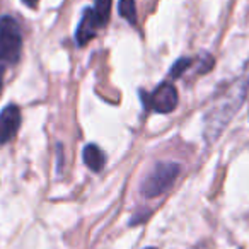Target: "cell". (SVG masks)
<instances>
[{
    "instance_id": "6da1fadb",
    "label": "cell",
    "mask_w": 249,
    "mask_h": 249,
    "mask_svg": "<svg viewBox=\"0 0 249 249\" xmlns=\"http://www.w3.org/2000/svg\"><path fill=\"white\" fill-rule=\"evenodd\" d=\"M22 35L12 18L0 19V63H16L21 56Z\"/></svg>"
},
{
    "instance_id": "7a4b0ae2",
    "label": "cell",
    "mask_w": 249,
    "mask_h": 249,
    "mask_svg": "<svg viewBox=\"0 0 249 249\" xmlns=\"http://www.w3.org/2000/svg\"><path fill=\"white\" fill-rule=\"evenodd\" d=\"M179 176V166L174 162H159L152 173L145 178L142 184V195L147 198H156L166 193Z\"/></svg>"
},
{
    "instance_id": "3957f363",
    "label": "cell",
    "mask_w": 249,
    "mask_h": 249,
    "mask_svg": "<svg viewBox=\"0 0 249 249\" xmlns=\"http://www.w3.org/2000/svg\"><path fill=\"white\" fill-rule=\"evenodd\" d=\"M178 90L173 84H160L152 94H150V107L157 113H171L178 106Z\"/></svg>"
},
{
    "instance_id": "277c9868",
    "label": "cell",
    "mask_w": 249,
    "mask_h": 249,
    "mask_svg": "<svg viewBox=\"0 0 249 249\" xmlns=\"http://www.w3.org/2000/svg\"><path fill=\"white\" fill-rule=\"evenodd\" d=\"M21 126V111L14 104H9L0 113V143H7L18 133Z\"/></svg>"
},
{
    "instance_id": "5b68a950",
    "label": "cell",
    "mask_w": 249,
    "mask_h": 249,
    "mask_svg": "<svg viewBox=\"0 0 249 249\" xmlns=\"http://www.w3.org/2000/svg\"><path fill=\"white\" fill-rule=\"evenodd\" d=\"M99 28H101V24H99V21H97L96 14H94V11L92 9H86L82 19H80V22H79L77 33H75L77 43H79L80 46L87 45V43L96 36V33Z\"/></svg>"
},
{
    "instance_id": "8992f818",
    "label": "cell",
    "mask_w": 249,
    "mask_h": 249,
    "mask_svg": "<svg viewBox=\"0 0 249 249\" xmlns=\"http://www.w3.org/2000/svg\"><path fill=\"white\" fill-rule=\"evenodd\" d=\"M82 157H84V162L87 164V167H89L90 171H94V173H99L104 167V162H106L104 152L97 145H92V143H89V145L84 149Z\"/></svg>"
},
{
    "instance_id": "52a82bcc",
    "label": "cell",
    "mask_w": 249,
    "mask_h": 249,
    "mask_svg": "<svg viewBox=\"0 0 249 249\" xmlns=\"http://www.w3.org/2000/svg\"><path fill=\"white\" fill-rule=\"evenodd\" d=\"M111 4L113 0H94V14H96L97 21H99L101 28L107 24L109 21V14H111Z\"/></svg>"
},
{
    "instance_id": "ba28073f",
    "label": "cell",
    "mask_w": 249,
    "mask_h": 249,
    "mask_svg": "<svg viewBox=\"0 0 249 249\" xmlns=\"http://www.w3.org/2000/svg\"><path fill=\"white\" fill-rule=\"evenodd\" d=\"M120 14L124 21H128L132 26H137V5L135 0H120Z\"/></svg>"
},
{
    "instance_id": "9c48e42d",
    "label": "cell",
    "mask_w": 249,
    "mask_h": 249,
    "mask_svg": "<svg viewBox=\"0 0 249 249\" xmlns=\"http://www.w3.org/2000/svg\"><path fill=\"white\" fill-rule=\"evenodd\" d=\"M191 65V60L190 58H181L179 62L174 63V67L171 69V75L173 77H179L184 73V70L188 69V67Z\"/></svg>"
},
{
    "instance_id": "30bf717a",
    "label": "cell",
    "mask_w": 249,
    "mask_h": 249,
    "mask_svg": "<svg viewBox=\"0 0 249 249\" xmlns=\"http://www.w3.org/2000/svg\"><path fill=\"white\" fill-rule=\"evenodd\" d=\"M24 4L29 5V7H35V5L38 4V0H24Z\"/></svg>"
},
{
    "instance_id": "8fae6325",
    "label": "cell",
    "mask_w": 249,
    "mask_h": 249,
    "mask_svg": "<svg viewBox=\"0 0 249 249\" xmlns=\"http://www.w3.org/2000/svg\"><path fill=\"white\" fill-rule=\"evenodd\" d=\"M147 249H154V248H147Z\"/></svg>"
}]
</instances>
